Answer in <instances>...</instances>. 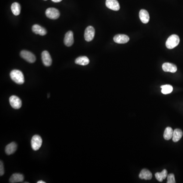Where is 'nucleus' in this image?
Here are the masks:
<instances>
[{"label": "nucleus", "mask_w": 183, "mask_h": 183, "mask_svg": "<svg viewBox=\"0 0 183 183\" xmlns=\"http://www.w3.org/2000/svg\"><path fill=\"white\" fill-rule=\"evenodd\" d=\"M37 183H45V182H44L43 181H39L38 182H37Z\"/></svg>", "instance_id": "nucleus-27"}, {"label": "nucleus", "mask_w": 183, "mask_h": 183, "mask_svg": "<svg viewBox=\"0 0 183 183\" xmlns=\"http://www.w3.org/2000/svg\"><path fill=\"white\" fill-rule=\"evenodd\" d=\"M46 16L52 19H56L59 18V11L55 8H49L45 11Z\"/></svg>", "instance_id": "nucleus-5"}, {"label": "nucleus", "mask_w": 183, "mask_h": 183, "mask_svg": "<svg viewBox=\"0 0 183 183\" xmlns=\"http://www.w3.org/2000/svg\"><path fill=\"white\" fill-rule=\"evenodd\" d=\"M41 58L43 64L45 66L49 67L52 65V58L49 53L46 50H45L42 53Z\"/></svg>", "instance_id": "nucleus-8"}, {"label": "nucleus", "mask_w": 183, "mask_h": 183, "mask_svg": "<svg viewBox=\"0 0 183 183\" xmlns=\"http://www.w3.org/2000/svg\"><path fill=\"white\" fill-rule=\"evenodd\" d=\"M95 31L92 26L88 27L84 32V37L85 40L88 42L91 41L95 36Z\"/></svg>", "instance_id": "nucleus-7"}, {"label": "nucleus", "mask_w": 183, "mask_h": 183, "mask_svg": "<svg viewBox=\"0 0 183 183\" xmlns=\"http://www.w3.org/2000/svg\"><path fill=\"white\" fill-rule=\"evenodd\" d=\"M162 69L165 72L175 73L177 71V67L173 64L165 63L162 65Z\"/></svg>", "instance_id": "nucleus-12"}, {"label": "nucleus", "mask_w": 183, "mask_h": 183, "mask_svg": "<svg viewBox=\"0 0 183 183\" xmlns=\"http://www.w3.org/2000/svg\"><path fill=\"white\" fill-rule=\"evenodd\" d=\"M24 180V177L20 173H14L9 179V182L11 183L22 182Z\"/></svg>", "instance_id": "nucleus-17"}, {"label": "nucleus", "mask_w": 183, "mask_h": 183, "mask_svg": "<svg viewBox=\"0 0 183 183\" xmlns=\"http://www.w3.org/2000/svg\"><path fill=\"white\" fill-rule=\"evenodd\" d=\"M107 7L114 11H118L120 8V4L117 0H107L105 3Z\"/></svg>", "instance_id": "nucleus-9"}, {"label": "nucleus", "mask_w": 183, "mask_h": 183, "mask_svg": "<svg viewBox=\"0 0 183 183\" xmlns=\"http://www.w3.org/2000/svg\"><path fill=\"white\" fill-rule=\"evenodd\" d=\"M180 43V38L175 34L172 35L168 37L166 42V46L168 49H173L179 45Z\"/></svg>", "instance_id": "nucleus-2"}, {"label": "nucleus", "mask_w": 183, "mask_h": 183, "mask_svg": "<svg viewBox=\"0 0 183 183\" xmlns=\"http://www.w3.org/2000/svg\"><path fill=\"white\" fill-rule=\"evenodd\" d=\"M45 1H47V0H45Z\"/></svg>", "instance_id": "nucleus-28"}, {"label": "nucleus", "mask_w": 183, "mask_h": 183, "mask_svg": "<svg viewBox=\"0 0 183 183\" xmlns=\"http://www.w3.org/2000/svg\"><path fill=\"white\" fill-rule=\"evenodd\" d=\"M183 136V132L179 129H176L173 131V140L174 142H177L180 140Z\"/></svg>", "instance_id": "nucleus-20"}, {"label": "nucleus", "mask_w": 183, "mask_h": 183, "mask_svg": "<svg viewBox=\"0 0 183 183\" xmlns=\"http://www.w3.org/2000/svg\"><path fill=\"white\" fill-rule=\"evenodd\" d=\"M18 148V146L14 142H12L9 143L6 146L5 148V153L8 155H11L15 153Z\"/></svg>", "instance_id": "nucleus-16"}, {"label": "nucleus", "mask_w": 183, "mask_h": 183, "mask_svg": "<svg viewBox=\"0 0 183 183\" xmlns=\"http://www.w3.org/2000/svg\"><path fill=\"white\" fill-rule=\"evenodd\" d=\"M173 130L171 127H168L165 129L164 131V138L165 140H168L173 138Z\"/></svg>", "instance_id": "nucleus-22"}, {"label": "nucleus", "mask_w": 183, "mask_h": 183, "mask_svg": "<svg viewBox=\"0 0 183 183\" xmlns=\"http://www.w3.org/2000/svg\"><path fill=\"white\" fill-rule=\"evenodd\" d=\"M52 1L55 3H59V2L62 1V0H52Z\"/></svg>", "instance_id": "nucleus-26"}, {"label": "nucleus", "mask_w": 183, "mask_h": 183, "mask_svg": "<svg viewBox=\"0 0 183 183\" xmlns=\"http://www.w3.org/2000/svg\"><path fill=\"white\" fill-rule=\"evenodd\" d=\"M161 92L163 94L166 95L171 93L173 91V87L171 85L169 84H166L163 85L161 87Z\"/></svg>", "instance_id": "nucleus-23"}, {"label": "nucleus", "mask_w": 183, "mask_h": 183, "mask_svg": "<svg viewBox=\"0 0 183 183\" xmlns=\"http://www.w3.org/2000/svg\"><path fill=\"white\" fill-rule=\"evenodd\" d=\"M4 174V167L3 165V163L2 161L0 162V176H2Z\"/></svg>", "instance_id": "nucleus-25"}, {"label": "nucleus", "mask_w": 183, "mask_h": 183, "mask_svg": "<svg viewBox=\"0 0 183 183\" xmlns=\"http://www.w3.org/2000/svg\"><path fill=\"white\" fill-rule=\"evenodd\" d=\"M167 183H175V178H174V175L173 173H170L168 174L167 177Z\"/></svg>", "instance_id": "nucleus-24"}, {"label": "nucleus", "mask_w": 183, "mask_h": 183, "mask_svg": "<svg viewBox=\"0 0 183 183\" xmlns=\"http://www.w3.org/2000/svg\"><path fill=\"white\" fill-rule=\"evenodd\" d=\"M90 62V60L88 57L86 56H81L77 58L75 61V63L78 65L86 66L88 65Z\"/></svg>", "instance_id": "nucleus-18"}, {"label": "nucleus", "mask_w": 183, "mask_h": 183, "mask_svg": "<svg viewBox=\"0 0 183 183\" xmlns=\"http://www.w3.org/2000/svg\"><path fill=\"white\" fill-rule=\"evenodd\" d=\"M9 102L11 106L14 109H19L22 105V102L21 99L15 95L11 96L9 98Z\"/></svg>", "instance_id": "nucleus-6"}, {"label": "nucleus", "mask_w": 183, "mask_h": 183, "mask_svg": "<svg viewBox=\"0 0 183 183\" xmlns=\"http://www.w3.org/2000/svg\"><path fill=\"white\" fill-rule=\"evenodd\" d=\"M11 80L18 84H22L25 82L24 74L21 71L18 70H13L10 73Z\"/></svg>", "instance_id": "nucleus-1"}, {"label": "nucleus", "mask_w": 183, "mask_h": 183, "mask_svg": "<svg viewBox=\"0 0 183 183\" xmlns=\"http://www.w3.org/2000/svg\"><path fill=\"white\" fill-rule=\"evenodd\" d=\"M64 42L67 46H71L74 43L73 33L71 31H68L65 36Z\"/></svg>", "instance_id": "nucleus-10"}, {"label": "nucleus", "mask_w": 183, "mask_h": 183, "mask_svg": "<svg viewBox=\"0 0 183 183\" xmlns=\"http://www.w3.org/2000/svg\"><path fill=\"white\" fill-rule=\"evenodd\" d=\"M152 173L151 171L146 169H143L139 174V177L140 179L146 180H150L152 178Z\"/></svg>", "instance_id": "nucleus-14"}, {"label": "nucleus", "mask_w": 183, "mask_h": 183, "mask_svg": "<svg viewBox=\"0 0 183 183\" xmlns=\"http://www.w3.org/2000/svg\"><path fill=\"white\" fill-rule=\"evenodd\" d=\"M42 139L38 135H35L33 136L31 140V146L34 151L38 150L42 146Z\"/></svg>", "instance_id": "nucleus-3"}, {"label": "nucleus", "mask_w": 183, "mask_h": 183, "mask_svg": "<svg viewBox=\"0 0 183 183\" xmlns=\"http://www.w3.org/2000/svg\"><path fill=\"white\" fill-rule=\"evenodd\" d=\"M21 56L22 59L30 63H33L36 61V56L33 53L28 50H22L21 52Z\"/></svg>", "instance_id": "nucleus-4"}, {"label": "nucleus", "mask_w": 183, "mask_h": 183, "mask_svg": "<svg viewBox=\"0 0 183 183\" xmlns=\"http://www.w3.org/2000/svg\"><path fill=\"white\" fill-rule=\"evenodd\" d=\"M130 39L128 36L124 34H118L114 37V41L119 44L126 43L129 41Z\"/></svg>", "instance_id": "nucleus-11"}, {"label": "nucleus", "mask_w": 183, "mask_h": 183, "mask_svg": "<svg viewBox=\"0 0 183 183\" xmlns=\"http://www.w3.org/2000/svg\"><path fill=\"white\" fill-rule=\"evenodd\" d=\"M32 31L35 34H39L41 36H45L47 34V31L45 29L38 25H34L33 26Z\"/></svg>", "instance_id": "nucleus-15"}, {"label": "nucleus", "mask_w": 183, "mask_h": 183, "mask_svg": "<svg viewBox=\"0 0 183 183\" xmlns=\"http://www.w3.org/2000/svg\"><path fill=\"white\" fill-rule=\"evenodd\" d=\"M139 16L140 18V21L143 22V24H147L150 21L149 14L147 11L144 9H142L139 12Z\"/></svg>", "instance_id": "nucleus-13"}, {"label": "nucleus", "mask_w": 183, "mask_h": 183, "mask_svg": "<svg viewBox=\"0 0 183 183\" xmlns=\"http://www.w3.org/2000/svg\"><path fill=\"white\" fill-rule=\"evenodd\" d=\"M11 9L12 13L15 16L19 15V14L21 13V5L19 3H17V2H15V3L12 4Z\"/></svg>", "instance_id": "nucleus-19"}, {"label": "nucleus", "mask_w": 183, "mask_h": 183, "mask_svg": "<svg viewBox=\"0 0 183 183\" xmlns=\"http://www.w3.org/2000/svg\"><path fill=\"white\" fill-rule=\"evenodd\" d=\"M167 171L164 169L161 173H155V177L159 182H162L163 180L167 177Z\"/></svg>", "instance_id": "nucleus-21"}]
</instances>
